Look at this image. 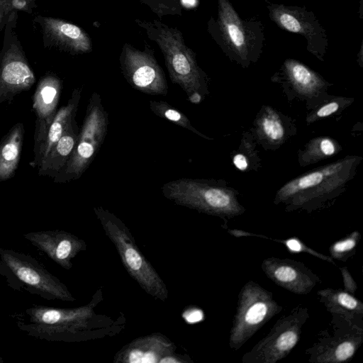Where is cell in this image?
<instances>
[{
	"mask_svg": "<svg viewBox=\"0 0 363 363\" xmlns=\"http://www.w3.org/2000/svg\"><path fill=\"white\" fill-rule=\"evenodd\" d=\"M261 268L277 285L298 295H306L320 282L319 277L303 262L291 259L268 257Z\"/></svg>",
	"mask_w": 363,
	"mask_h": 363,
	"instance_id": "12",
	"label": "cell"
},
{
	"mask_svg": "<svg viewBox=\"0 0 363 363\" xmlns=\"http://www.w3.org/2000/svg\"><path fill=\"white\" fill-rule=\"evenodd\" d=\"M234 165L240 170L245 171L248 167L247 160L242 154H238L233 157Z\"/></svg>",
	"mask_w": 363,
	"mask_h": 363,
	"instance_id": "32",
	"label": "cell"
},
{
	"mask_svg": "<svg viewBox=\"0 0 363 363\" xmlns=\"http://www.w3.org/2000/svg\"><path fill=\"white\" fill-rule=\"evenodd\" d=\"M108 125V113L100 94L94 91L89 99L74 150L65 166L53 179L54 182L66 183L82 177L99 152L106 136Z\"/></svg>",
	"mask_w": 363,
	"mask_h": 363,
	"instance_id": "5",
	"label": "cell"
},
{
	"mask_svg": "<svg viewBox=\"0 0 363 363\" xmlns=\"http://www.w3.org/2000/svg\"><path fill=\"white\" fill-rule=\"evenodd\" d=\"M82 88L74 89L67 104L57 110L51 123L43 145L38 155L30 163L33 168L38 167L52 146L57 142L68 125L75 119L79 101L82 97Z\"/></svg>",
	"mask_w": 363,
	"mask_h": 363,
	"instance_id": "19",
	"label": "cell"
},
{
	"mask_svg": "<svg viewBox=\"0 0 363 363\" xmlns=\"http://www.w3.org/2000/svg\"><path fill=\"white\" fill-rule=\"evenodd\" d=\"M24 137L22 123L15 124L0 141V182L15 174L18 168Z\"/></svg>",
	"mask_w": 363,
	"mask_h": 363,
	"instance_id": "22",
	"label": "cell"
},
{
	"mask_svg": "<svg viewBox=\"0 0 363 363\" xmlns=\"http://www.w3.org/2000/svg\"><path fill=\"white\" fill-rule=\"evenodd\" d=\"M339 148L338 144L330 138H315L307 144L300 161L305 164L315 162L335 155Z\"/></svg>",
	"mask_w": 363,
	"mask_h": 363,
	"instance_id": "27",
	"label": "cell"
},
{
	"mask_svg": "<svg viewBox=\"0 0 363 363\" xmlns=\"http://www.w3.org/2000/svg\"><path fill=\"white\" fill-rule=\"evenodd\" d=\"M284 69L290 83L300 94L311 97L324 86V81L317 73L296 60H286Z\"/></svg>",
	"mask_w": 363,
	"mask_h": 363,
	"instance_id": "23",
	"label": "cell"
},
{
	"mask_svg": "<svg viewBox=\"0 0 363 363\" xmlns=\"http://www.w3.org/2000/svg\"><path fill=\"white\" fill-rule=\"evenodd\" d=\"M317 294L320 302L332 315L363 324V303L352 294L345 290L331 288L321 289Z\"/></svg>",
	"mask_w": 363,
	"mask_h": 363,
	"instance_id": "20",
	"label": "cell"
},
{
	"mask_svg": "<svg viewBox=\"0 0 363 363\" xmlns=\"http://www.w3.org/2000/svg\"><path fill=\"white\" fill-rule=\"evenodd\" d=\"M101 300L99 289L88 304L79 307L33 306L25 311L18 325L29 335L48 341H83L114 335L122 330V323L118 325L110 317L96 313L95 308Z\"/></svg>",
	"mask_w": 363,
	"mask_h": 363,
	"instance_id": "1",
	"label": "cell"
},
{
	"mask_svg": "<svg viewBox=\"0 0 363 363\" xmlns=\"http://www.w3.org/2000/svg\"><path fill=\"white\" fill-rule=\"evenodd\" d=\"M79 128L75 119L38 165V174L54 179L65 166L75 147Z\"/></svg>",
	"mask_w": 363,
	"mask_h": 363,
	"instance_id": "18",
	"label": "cell"
},
{
	"mask_svg": "<svg viewBox=\"0 0 363 363\" xmlns=\"http://www.w3.org/2000/svg\"><path fill=\"white\" fill-rule=\"evenodd\" d=\"M0 257L20 281L43 298L71 302L76 300L62 282L30 256L0 248Z\"/></svg>",
	"mask_w": 363,
	"mask_h": 363,
	"instance_id": "10",
	"label": "cell"
},
{
	"mask_svg": "<svg viewBox=\"0 0 363 363\" xmlns=\"http://www.w3.org/2000/svg\"><path fill=\"white\" fill-rule=\"evenodd\" d=\"M188 5H194L195 4V0H187V1L184 2Z\"/></svg>",
	"mask_w": 363,
	"mask_h": 363,
	"instance_id": "33",
	"label": "cell"
},
{
	"mask_svg": "<svg viewBox=\"0 0 363 363\" xmlns=\"http://www.w3.org/2000/svg\"><path fill=\"white\" fill-rule=\"evenodd\" d=\"M121 65L124 77L133 89L150 95L167 94L164 73L149 53L126 45L121 55Z\"/></svg>",
	"mask_w": 363,
	"mask_h": 363,
	"instance_id": "11",
	"label": "cell"
},
{
	"mask_svg": "<svg viewBox=\"0 0 363 363\" xmlns=\"http://www.w3.org/2000/svg\"><path fill=\"white\" fill-rule=\"evenodd\" d=\"M340 270L343 279L345 291L354 295L356 290L357 289V285L356 282L354 281L347 267H341L340 268Z\"/></svg>",
	"mask_w": 363,
	"mask_h": 363,
	"instance_id": "30",
	"label": "cell"
},
{
	"mask_svg": "<svg viewBox=\"0 0 363 363\" xmlns=\"http://www.w3.org/2000/svg\"><path fill=\"white\" fill-rule=\"evenodd\" d=\"M258 134L271 144H279L284 141L285 128L279 114L270 107H265L256 120Z\"/></svg>",
	"mask_w": 363,
	"mask_h": 363,
	"instance_id": "24",
	"label": "cell"
},
{
	"mask_svg": "<svg viewBox=\"0 0 363 363\" xmlns=\"http://www.w3.org/2000/svg\"><path fill=\"white\" fill-rule=\"evenodd\" d=\"M219 25L231 48L242 58L248 52L245 31L241 20L228 0H219Z\"/></svg>",
	"mask_w": 363,
	"mask_h": 363,
	"instance_id": "21",
	"label": "cell"
},
{
	"mask_svg": "<svg viewBox=\"0 0 363 363\" xmlns=\"http://www.w3.org/2000/svg\"><path fill=\"white\" fill-rule=\"evenodd\" d=\"M161 191L177 205L222 218H231L245 211L233 189L214 180L180 178L164 184Z\"/></svg>",
	"mask_w": 363,
	"mask_h": 363,
	"instance_id": "3",
	"label": "cell"
},
{
	"mask_svg": "<svg viewBox=\"0 0 363 363\" xmlns=\"http://www.w3.org/2000/svg\"><path fill=\"white\" fill-rule=\"evenodd\" d=\"M360 238L359 232L355 230L335 242L329 248L330 257L333 259L346 262L356 252Z\"/></svg>",
	"mask_w": 363,
	"mask_h": 363,
	"instance_id": "28",
	"label": "cell"
},
{
	"mask_svg": "<svg viewBox=\"0 0 363 363\" xmlns=\"http://www.w3.org/2000/svg\"><path fill=\"white\" fill-rule=\"evenodd\" d=\"M149 106L152 112L162 118L166 119L177 125L185 128L206 139L208 137L200 133L191 123L187 116L179 110L164 101H150Z\"/></svg>",
	"mask_w": 363,
	"mask_h": 363,
	"instance_id": "25",
	"label": "cell"
},
{
	"mask_svg": "<svg viewBox=\"0 0 363 363\" xmlns=\"http://www.w3.org/2000/svg\"><path fill=\"white\" fill-rule=\"evenodd\" d=\"M363 342V324L332 315L330 325L306 350L311 363H340L351 360Z\"/></svg>",
	"mask_w": 363,
	"mask_h": 363,
	"instance_id": "8",
	"label": "cell"
},
{
	"mask_svg": "<svg viewBox=\"0 0 363 363\" xmlns=\"http://www.w3.org/2000/svg\"><path fill=\"white\" fill-rule=\"evenodd\" d=\"M189 362V358L185 357L183 355L176 354L175 353L165 356L160 361V363H184Z\"/></svg>",
	"mask_w": 363,
	"mask_h": 363,
	"instance_id": "31",
	"label": "cell"
},
{
	"mask_svg": "<svg viewBox=\"0 0 363 363\" xmlns=\"http://www.w3.org/2000/svg\"><path fill=\"white\" fill-rule=\"evenodd\" d=\"M35 81V74L22 51L11 46L0 59V104L29 90Z\"/></svg>",
	"mask_w": 363,
	"mask_h": 363,
	"instance_id": "14",
	"label": "cell"
},
{
	"mask_svg": "<svg viewBox=\"0 0 363 363\" xmlns=\"http://www.w3.org/2000/svg\"><path fill=\"white\" fill-rule=\"evenodd\" d=\"M273 294L257 282L247 281L238 294L230 332L229 345L240 349L255 333L282 310Z\"/></svg>",
	"mask_w": 363,
	"mask_h": 363,
	"instance_id": "7",
	"label": "cell"
},
{
	"mask_svg": "<svg viewBox=\"0 0 363 363\" xmlns=\"http://www.w3.org/2000/svg\"><path fill=\"white\" fill-rule=\"evenodd\" d=\"M62 89V81L54 74L43 77L37 85L33 96V108L36 116L33 159L38 156L48 130L57 112Z\"/></svg>",
	"mask_w": 363,
	"mask_h": 363,
	"instance_id": "13",
	"label": "cell"
},
{
	"mask_svg": "<svg viewBox=\"0 0 363 363\" xmlns=\"http://www.w3.org/2000/svg\"><path fill=\"white\" fill-rule=\"evenodd\" d=\"M358 162L359 157H347L298 177L279 189L274 203H286L287 211L318 204L341 190Z\"/></svg>",
	"mask_w": 363,
	"mask_h": 363,
	"instance_id": "2",
	"label": "cell"
},
{
	"mask_svg": "<svg viewBox=\"0 0 363 363\" xmlns=\"http://www.w3.org/2000/svg\"><path fill=\"white\" fill-rule=\"evenodd\" d=\"M272 18L282 28L306 36L311 35V25L305 22L295 11L282 6L275 7L272 10Z\"/></svg>",
	"mask_w": 363,
	"mask_h": 363,
	"instance_id": "26",
	"label": "cell"
},
{
	"mask_svg": "<svg viewBox=\"0 0 363 363\" xmlns=\"http://www.w3.org/2000/svg\"><path fill=\"white\" fill-rule=\"evenodd\" d=\"M94 211L129 275L147 294L165 301L169 292L164 282L142 254L128 227L118 217L101 206L94 207Z\"/></svg>",
	"mask_w": 363,
	"mask_h": 363,
	"instance_id": "4",
	"label": "cell"
},
{
	"mask_svg": "<svg viewBox=\"0 0 363 363\" xmlns=\"http://www.w3.org/2000/svg\"><path fill=\"white\" fill-rule=\"evenodd\" d=\"M155 40L164 55L171 82L182 88L191 103L200 104L208 93L206 76L179 32L161 28Z\"/></svg>",
	"mask_w": 363,
	"mask_h": 363,
	"instance_id": "6",
	"label": "cell"
},
{
	"mask_svg": "<svg viewBox=\"0 0 363 363\" xmlns=\"http://www.w3.org/2000/svg\"><path fill=\"white\" fill-rule=\"evenodd\" d=\"M176 345L161 333L140 337L123 346L114 357L116 363H160L175 353Z\"/></svg>",
	"mask_w": 363,
	"mask_h": 363,
	"instance_id": "16",
	"label": "cell"
},
{
	"mask_svg": "<svg viewBox=\"0 0 363 363\" xmlns=\"http://www.w3.org/2000/svg\"><path fill=\"white\" fill-rule=\"evenodd\" d=\"M42 25L45 34L57 45L74 53L91 50L89 35L79 26L54 18H43Z\"/></svg>",
	"mask_w": 363,
	"mask_h": 363,
	"instance_id": "17",
	"label": "cell"
},
{
	"mask_svg": "<svg viewBox=\"0 0 363 363\" xmlns=\"http://www.w3.org/2000/svg\"><path fill=\"white\" fill-rule=\"evenodd\" d=\"M23 237L65 269L72 268V259L86 247L83 240L62 230L33 232Z\"/></svg>",
	"mask_w": 363,
	"mask_h": 363,
	"instance_id": "15",
	"label": "cell"
},
{
	"mask_svg": "<svg viewBox=\"0 0 363 363\" xmlns=\"http://www.w3.org/2000/svg\"><path fill=\"white\" fill-rule=\"evenodd\" d=\"M340 107L339 101H331L320 107L307 118L308 122H314L317 119L325 118L337 112Z\"/></svg>",
	"mask_w": 363,
	"mask_h": 363,
	"instance_id": "29",
	"label": "cell"
},
{
	"mask_svg": "<svg viewBox=\"0 0 363 363\" xmlns=\"http://www.w3.org/2000/svg\"><path fill=\"white\" fill-rule=\"evenodd\" d=\"M309 318L306 306L298 305L277 320L267 335L242 357V363H276L285 358L298 342Z\"/></svg>",
	"mask_w": 363,
	"mask_h": 363,
	"instance_id": "9",
	"label": "cell"
}]
</instances>
